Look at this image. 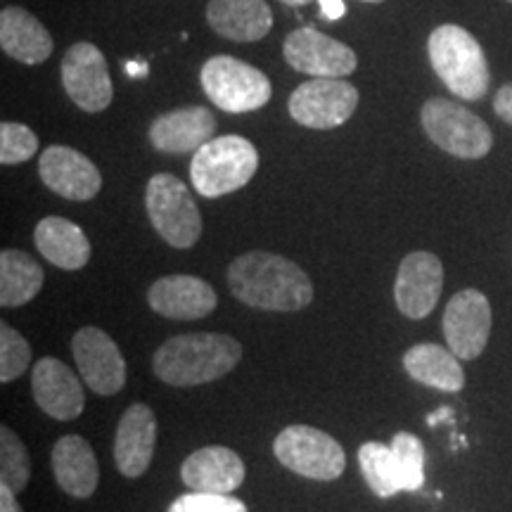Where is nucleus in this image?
<instances>
[{"mask_svg":"<svg viewBox=\"0 0 512 512\" xmlns=\"http://www.w3.org/2000/svg\"><path fill=\"white\" fill-rule=\"evenodd\" d=\"M31 361L29 342L8 323H0V382L10 384L27 373Z\"/></svg>","mask_w":512,"mask_h":512,"instance_id":"c756f323","label":"nucleus"},{"mask_svg":"<svg viewBox=\"0 0 512 512\" xmlns=\"http://www.w3.org/2000/svg\"><path fill=\"white\" fill-rule=\"evenodd\" d=\"M0 48L22 64H41L53 55V38L29 10L10 5L0 12Z\"/></svg>","mask_w":512,"mask_h":512,"instance_id":"5701e85b","label":"nucleus"},{"mask_svg":"<svg viewBox=\"0 0 512 512\" xmlns=\"http://www.w3.org/2000/svg\"><path fill=\"white\" fill-rule=\"evenodd\" d=\"M444 337L460 361L482 356L491 337V304L486 294L472 287L453 294L444 311Z\"/></svg>","mask_w":512,"mask_h":512,"instance_id":"f8f14e48","label":"nucleus"},{"mask_svg":"<svg viewBox=\"0 0 512 512\" xmlns=\"http://www.w3.org/2000/svg\"><path fill=\"white\" fill-rule=\"evenodd\" d=\"M43 268L19 249H3L0 252V304L5 309H19L29 304L41 292Z\"/></svg>","mask_w":512,"mask_h":512,"instance_id":"a878e982","label":"nucleus"},{"mask_svg":"<svg viewBox=\"0 0 512 512\" xmlns=\"http://www.w3.org/2000/svg\"><path fill=\"white\" fill-rule=\"evenodd\" d=\"M0 512H24L22 505L17 503L15 491L5 484H0Z\"/></svg>","mask_w":512,"mask_h":512,"instance_id":"f704fd0d","label":"nucleus"},{"mask_svg":"<svg viewBox=\"0 0 512 512\" xmlns=\"http://www.w3.org/2000/svg\"><path fill=\"white\" fill-rule=\"evenodd\" d=\"M147 304L171 320H200L219 304L216 290L197 275H164L147 290Z\"/></svg>","mask_w":512,"mask_h":512,"instance_id":"dca6fc26","label":"nucleus"},{"mask_svg":"<svg viewBox=\"0 0 512 512\" xmlns=\"http://www.w3.org/2000/svg\"><path fill=\"white\" fill-rule=\"evenodd\" d=\"M183 484L204 494H233L245 482V463L226 446H204L181 465Z\"/></svg>","mask_w":512,"mask_h":512,"instance_id":"aec40b11","label":"nucleus"},{"mask_svg":"<svg viewBox=\"0 0 512 512\" xmlns=\"http://www.w3.org/2000/svg\"><path fill=\"white\" fill-rule=\"evenodd\" d=\"M494 112L498 119H503L505 124L512 126V83H505L501 91L494 98Z\"/></svg>","mask_w":512,"mask_h":512,"instance_id":"473e14b6","label":"nucleus"},{"mask_svg":"<svg viewBox=\"0 0 512 512\" xmlns=\"http://www.w3.org/2000/svg\"><path fill=\"white\" fill-rule=\"evenodd\" d=\"M169 512H247V505L240 498L230 494H204V491H192L176 498L169 505Z\"/></svg>","mask_w":512,"mask_h":512,"instance_id":"2f4dec72","label":"nucleus"},{"mask_svg":"<svg viewBox=\"0 0 512 512\" xmlns=\"http://www.w3.org/2000/svg\"><path fill=\"white\" fill-rule=\"evenodd\" d=\"M145 207L152 228L166 245L190 249L202 235V216L188 185L171 174L150 178L145 190Z\"/></svg>","mask_w":512,"mask_h":512,"instance_id":"0eeeda50","label":"nucleus"},{"mask_svg":"<svg viewBox=\"0 0 512 512\" xmlns=\"http://www.w3.org/2000/svg\"><path fill=\"white\" fill-rule=\"evenodd\" d=\"M238 339L216 332H190L166 339L155 351V375L171 387H197L228 375L240 363Z\"/></svg>","mask_w":512,"mask_h":512,"instance_id":"f03ea898","label":"nucleus"},{"mask_svg":"<svg viewBox=\"0 0 512 512\" xmlns=\"http://www.w3.org/2000/svg\"><path fill=\"white\" fill-rule=\"evenodd\" d=\"M280 3L294 5V8H299V5H309V3H313V0H280Z\"/></svg>","mask_w":512,"mask_h":512,"instance_id":"4c0bfd02","label":"nucleus"},{"mask_svg":"<svg viewBox=\"0 0 512 512\" xmlns=\"http://www.w3.org/2000/svg\"><path fill=\"white\" fill-rule=\"evenodd\" d=\"M444 290V264L432 252H411L403 256L394 283L399 311L411 320L427 318Z\"/></svg>","mask_w":512,"mask_h":512,"instance_id":"4468645a","label":"nucleus"},{"mask_svg":"<svg viewBox=\"0 0 512 512\" xmlns=\"http://www.w3.org/2000/svg\"><path fill=\"white\" fill-rule=\"evenodd\" d=\"M216 133V119L207 107H178L157 117L150 124V143L164 155H185L197 152Z\"/></svg>","mask_w":512,"mask_h":512,"instance_id":"6ab92c4d","label":"nucleus"},{"mask_svg":"<svg viewBox=\"0 0 512 512\" xmlns=\"http://www.w3.org/2000/svg\"><path fill=\"white\" fill-rule=\"evenodd\" d=\"M420 121L427 138L451 157L482 159L494 147V133L486 121L453 100H427L422 105Z\"/></svg>","mask_w":512,"mask_h":512,"instance_id":"423d86ee","label":"nucleus"},{"mask_svg":"<svg viewBox=\"0 0 512 512\" xmlns=\"http://www.w3.org/2000/svg\"><path fill=\"white\" fill-rule=\"evenodd\" d=\"M31 479V460L27 446L10 427H0V484L10 486L15 494L27 489Z\"/></svg>","mask_w":512,"mask_h":512,"instance_id":"cd10ccee","label":"nucleus"},{"mask_svg":"<svg viewBox=\"0 0 512 512\" xmlns=\"http://www.w3.org/2000/svg\"><path fill=\"white\" fill-rule=\"evenodd\" d=\"M283 55L294 72L309 74L313 79H342L358 67L354 50L313 27L292 31L283 43Z\"/></svg>","mask_w":512,"mask_h":512,"instance_id":"9b49d317","label":"nucleus"},{"mask_svg":"<svg viewBox=\"0 0 512 512\" xmlns=\"http://www.w3.org/2000/svg\"><path fill=\"white\" fill-rule=\"evenodd\" d=\"M273 453L294 475L332 482L344 475L347 453L330 434L311 425H290L273 441Z\"/></svg>","mask_w":512,"mask_h":512,"instance_id":"6e6552de","label":"nucleus"},{"mask_svg":"<svg viewBox=\"0 0 512 512\" xmlns=\"http://www.w3.org/2000/svg\"><path fill=\"white\" fill-rule=\"evenodd\" d=\"M207 22L221 38L252 43L271 31L273 12L266 0H209Z\"/></svg>","mask_w":512,"mask_h":512,"instance_id":"412c9836","label":"nucleus"},{"mask_svg":"<svg viewBox=\"0 0 512 512\" xmlns=\"http://www.w3.org/2000/svg\"><path fill=\"white\" fill-rule=\"evenodd\" d=\"M505 3H512V0H505Z\"/></svg>","mask_w":512,"mask_h":512,"instance_id":"ea45409f","label":"nucleus"},{"mask_svg":"<svg viewBox=\"0 0 512 512\" xmlns=\"http://www.w3.org/2000/svg\"><path fill=\"white\" fill-rule=\"evenodd\" d=\"M53 472L60 489L72 498H91L98 489V458L79 434H67L53 446Z\"/></svg>","mask_w":512,"mask_h":512,"instance_id":"4be33fe9","label":"nucleus"},{"mask_svg":"<svg viewBox=\"0 0 512 512\" xmlns=\"http://www.w3.org/2000/svg\"><path fill=\"white\" fill-rule=\"evenodd\" d=\"M62 86L79 110L98 114L112 105L114 88L107 72L105 55L98 46L81 41L74 43L62 57Z\"/></svg>","mask_w":512,"mask_h":512,"instance_id":"9d476101","label":"nucleus"},{"mask_svg":"<svg viewBox=\"0 0 512 512\" xmlns=\"http://www.w3.org/2000/svg\"><path fill=\"white\" fill-rule=\"evenodd\" d=\"M200 83L207 98L228 114L256 112L271 100V79L252 64L230 55H214L204 62Z\"/></svg>","mask_w":512,"mask_h":512,"instance_id":"39448f33","label":"nucleus"},{"mask_svg":"<svg viewBox=\"0 0 512 512\" xmlns=\"http://www.w3.org/2000/svg\"><path fill=\"white\" fill-rule=\"evenodd\" d=\"M41 181L55 195L72 202H88L102 188V176L91 159L67 145H50L38 162Z\"/></svg>","mask_w":512,"mask_h":512,"instance_id":"2eb2a0df","label":"nucleus"},{"mask_svg":"<svg viewBox=\"0 0 512 512\" xmlns=\"http://www.w3.org/2000/svg\"><path fill=\"white\" fill-rule=\"evenodd\" d=\"M31 392L43 413L55 420H74L83 413V387L60 358H41L31 370Z\"/></svg>","mask_w":512,"mask_h":512,"instance_id":"a211bd4d","label":"nucleus"},{"mask_svg":"<svg viewBox=\"0 0 512 512\" xmlns=\"http://www.w3.org/2000/svg\"><path fill=\"white\" fill-rule=\"evenodd\" d=\"M72 354L83 382L100 396H114L126 384V361L105 330L86 325L72 337Z\"/></svg>","mask_w":512,"mask_h":512,"instance_id":"ddd939ff","label":"nucleus"},{"mask_svg":"<svg viewBox=\"0 0 512 512\" xmlns=\"http://www.w3.org/2000/svg\"><path fill=\"white\" fill-rule=\"evenodd\" d=\"M259 169V152L242 136L211 138L195 152L190 178L202 197H223L245 188Z\"/></svg>","mask_w":512,"mask_h":512,"instance_id":"20e7f679","label":"nucleus"},{"mask_svg":"<svg viewBox=\"0 0 512 512\" xmlns=\"http://www.w3.org/2000/svg\"><path fill=\"white\" fill-rule=\"evenodd\" d=\"M392 451L399 465L403 491H420L425 484V446L411 432H399L392 439Z\"/></svg>","mask_w":512,"mask_h":512,"instance_id":"c85d7f7f","label":"nucleus"},{"mask_svg":"<svg viewBox=\"0 0 512 512\" xmlns=\"http://www.w3.org/2000/svg\"><path fill=\"white\" fill-rule=\"evenodd\" d=\"M228 287L238 302L261 311H302L313 302L309 275L271 252L238 256L228 268Z\"/></svg>","mask_w":512,"mask_h":512,"instance_id":"f257e3e1","label":"nucleus"},{"mask_svg":"<svg viewBox=\"0 0 512 512\" xmlns=\"http://www.w3.org/2000/svg\"><path fill=\"white\" fill-rule=\"evenodd\" d=\"M358 107V91L344 79H311L287 100L290 117L306 128L330 131L347 124Z\"/></svg>","mask_w":512,"mask_h":512,"instance_id":"1a4fd4ad","label":"nucleus"},{"mask_svg":"<svg viewBox=\"0 0 512 512\" xmlns=\"http://www.w3.org/2000/svg\"><path fill=\"white\" fill-rule=\"evenodd\" d=\"M358 465H361L363 479L375 496L392 498L403 491L392 444L387 446L380 441H366L358 448Z\"/></svg>","mask_w":512,"mask_h":512,"instance_id":"bb28decb","label":"nucleus"},{"mask_svg":"<svg viewBox=\"0 0 512 512\" xmlns=\"http://www.w3.org/2000/svg\"><path fill=\"white\" fill-rule=\"evenodd\" d=\"M363 3H382V0H363Z\"/></svg>","mask_w":512,"mask_h":512,"instance_id":"58836bf2","label":"nucleus"},{"mask_svg":"<svg viewBox=\"0 0 512 512\" xmlns=\"http://www.w3.org/2000/svg\"><path fill=\"white\" fill-rule=\"evenodd\" d=\"M448 418H453V411L451 408H441V411H437V413H432V415H427V425H439L441 420H448Z\"/></svg>","mask_w":512,"mask_h":512,"instance_id":"c9c22d12","label":"nucleus"},{"mask_svg":"<svg viewBox=\"0 0 512 512\" xmlns=\"http://www.w3.org/2000/svg\"><path fill=\"white\" fill-rule=\"evenodd\" d=\"M157 446V418L147 403H131L121 415L114 439V463L126 479L147 472Z\"/></svg>","mask_w":512,"mask_h":512,"instance_id":"f3484780","label":"nucleus"},{"mask_svg":"<svg viewBox=\"0 0 512 512\" xmlns=\"http://www.w3.org/2000/svg\"><path fill=\"white\" fill-rule=\"evenodd\" d=\"M318 5H320V15L328 19V22H337V19H342L344 12H347L342 0H318Z\"/></svg>","mask_w":512,"mask_h":512,"instance_id":"72a5a7b5","label":"nucleus"},{"mask_svg":"<svg viewBox=\"0 0 512 512\" xmlns=\"http://www.w3.org/2000/svg\"><path fill=\"white\" fill-rule=\"evenodd\" d=\"M38 152V138L29 126L17 121L0 124V162L5 166L29 162Z\"/></svg>","mask_w":512,"mask_h":512,"instance_id":"7c9ffc66","label":"nucleus"},{"mask_svg":"<svg viewBox=\"0 0 512 512\" xmlns=\"http://www.w3.org/2000/svg\"><path fill=\"white\" fill-rule=\"evenodd\" d=\"M403 368L415 382L441 392H460L465 387V370L451 349L439 344H415L403 354Z\"/></svg>","mask_w":512,"mask_h":512,"instance_id":"393cba45","label":"nucleus"},{"mask_svg":"<svg viewBox=\"0 0 512 512\" xmlns=\"http://www.w3.org/2000/svg\"><path fill=\"white\" fill-rule=\"evenodd\" d=\"M434 74L460 100H479L489 91V62L484 48L458 24H441L427 41Z\"/></svg>","mask_w":512,"mask_h":512,"instance_id":"7ed1b4c3","label":"nucleus"},{"mask_svg":"<svg viewBox=\"0 0 512 512\" xmlns=\"http://www.w3.org/2000/svg\"><path fill=\"white\" fill-rule=\"evenodd\" d=\"M34 242L38 252L62 271H79L91 261V242L86 233L62 216H46L38 221Z\"/></svg>","mask_w":512,"mask_h":512,"instance_id":"b1692460","label":"nucleus"},{"mask_svg":"<svg viewBox=\"0 0 512 512\" xmlns=\"http://www.w3.org/2000/svg\"><path fill=\"white\" fill-rule=\"evenodd\" d=\"M126 72H128V76H133V79H138V76H143V74H147V67L143 62H126Z\"/></svg>","mask_w":512,"mask_h":512,"instance_id":"e433bc0d","label":"nucleus"}]
</instances>
